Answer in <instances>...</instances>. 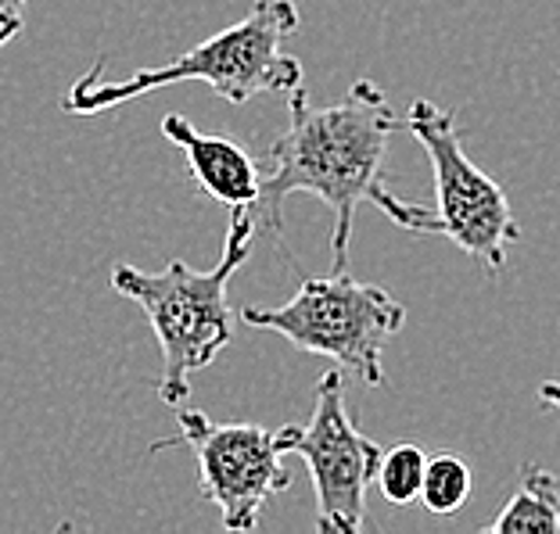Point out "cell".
Wrapping results in <instances>:
<instances>
[{"mask_svg": "<svg viewBox=\"0 0 560 534\" xmlns=\"http://www.w3.org/2000/svg\"><path fill=\"white\" fill-rule=\"evenodd\" d=\"M470 466L460 455H435L424 466V480H420V495L428 513L435 517H450L456 510H464V502L470 499Z\"/></svg>", "mask_w": 560, "mask_h": 534, "instance_id": "cell-11", "label": "cell"}, {"mask_svg": "<svg viewBox=\"0 0 560 534\" xmlns=\"http://www.w3.org/2000/svg\"><path fill=\"white\" fill-rule=\"evenodd\" d=\"M241 323L270 330L310 355H327L366 388H385L381 352L406 323V305L385 287L363 284L349 273L305 276L284 305H245Z\"/></svg>", "mask_w": 560, "mask_h": 534, "instance_id": "cell-4", "label": "cell"}, {"mask_svg": "<svg viewBox=\"0 0 560 534\" xmlns=\"http://www.w3.org/2000/svg\"><path fill=\"white\" fill-rule=\"evenodd\" d=\"M176 424L180 441L198 460L201 495L220 510L223 527L234 534L256 531L266 502L291 488L277 430L259 424H212L198 410H180Z\"/></svg>", "mask_w": 560, "mask_h": 534, "instance_id": "cell-7", "label": "cell"}, {"mask_svg": "<svg viewBox=\"0 0 560 534\" xmlns=\"http://www.w3.org/2000/svg\"><path fill=\"white\" fill-rule=\"evenodd\" d=\"M256 215L252 209H231L223 256L212 270H190L173 259L159 273H144L137 265H116L108 284L116 295L130 298L148 316L155 341L162 348L159 399L180 405L190 391V377L215 363L234 337V309L226 298L231 276L248 262Z\"/></svg>", "mask_w": 560, "mask_h": 534, "instance_id": "cell-3", "label": "cell"}, {"mask_svg": "<svg viewBox=\"0 0 560 534\" xmlns=\"http://www.w3.org/2000/svg\"><path fill=\"white\" fill-rule=\"evenodd\" d=\"M162 137L184 151L187 169L201 187V194H209L226 209H252L259 201L262 165L234 140L201 133L184 116H165Z\"/></svg>", "mask_w": 560, "mask_h": 534, "instance_id": "cell-8", "label": "cell"}, {"mask_svg": "<svg viewBox=\"0 0 560 534\" xmlns=\"http://www.w3.org/2000/svg\"><path fill=\"white\" fill-rule=\"evenodd\" d=\"M284 455H299L310 466L316 491V531L360 534L366 517V491L374 488L381 444L352 424L346 410L341 370H327L316 380V405L310 424L277 427Z\"/></svg>", "mask_w": 560, "mask_h": 534, "instance_id": "cell-6", "label": "cell"}, {"mask_svg": "<svg viewBox=\"0 0 560 534\" xmlns=\"http://www.w3.org/2000/svg\"><path fill=\"white\" fill-rule=\"evenodd\" d=\"M288 130L273 140L262 165L259 201L252 205L256 226L273 237L284 230V201L291 194H313L335 212L330 256L335 270L349 259L352 219L363 201H371L392 223L410 234H431V209L402 201L385 190L388 140L396 133V111L374 80H355L346 97L313 105L295 86L288 100Z\"/></svg>", "mask_w": 560, "mask_h": 534, "instance_id": "cell-1", "label": "cell"}, {"mask_svg": "<svg viewBox=\"0 0 560 534\" xmlns=\"http://www.w3.org/2000/svg\"><path fill=\"white\" fill-rule=\"evenodd\" d=\"M424 466H428V455L420 444L413 441H396L388 449H381V460H377V474H374V488L385 495L388 506H410L417 495H420V480H424Z\"/></svg>", "mask_w": 560, "mask_h": 534, "instance_id": "cell-10", "label": "cell"}, {"mask_svg": "<svg viewBox=\"0 0 560 534\" xmlns=\"http://www.w3.org/2000/svg\"><path fill=\"white\" fill-rule=\"evenodd\" d=\"M406 130L428 151L435 176L439 205L431 209V234L453 240L470 259H478L486 273H500L521 240L506 190L467 158L460 126L450 108L417 97L406 111Z\"/></svg>", "mask_w": 560, "mask_h": 534, "instance_id": "cell-5", "label": "cell"}, {"mask_svg": "<svg viewBox=\"0 0 560 534\" xmlns=\"http://www.w3.org/2000/svg\"><path fill=\"white\" fill-rule=\"evenodd\" d=\"M486 534H560V480L539 463H521L517 491L495 513Z\"/></svg>", "mask_w": 560, "mask_h": 534, "instance_id": "cell-9", "label": "cell"}, {"mask_svg": "<svg viewBox=\"0 0 560 534\" xmlns=\"http://www.w3.org/2000/svg\"><path fill=\"white\" fill-rule=\"evenodd\" d=\"M539 402L546 410H553L560 416V380H542L539 384Z\"/></svg>", "mask_w": 560, "mask_h": 534, "instance_id": "cell-13", "label": "cell"}, {"mask_svg": "<svg viewBox=\"0 0 560 534\" xmlns=\"http://www.w3.org/2000/svg\"><path fill=\"white\" fill-rule=\"evenodd\" d=\"M25 8H30V0H0V47H8L22 33Z\"/></svg>", "mask_w": 560, "mask_h": 534, "instance_id": "cell-12", "label": "cell"}, {"mask_svg": "<svg viewBox=\"0 0 560 534\" xmlns=\"http://www.w3.org/2000/svg\"><path fill=\"white\" fill-rule=\"evenodd\" d=\"M291 33H299L295 0H256L245 19L184 50L170 66L137 69L126 80H101L97 61L69 86L61 108L69 116H97L176 83H209L226 105H248L256 94H291L302 86V61L284 50Z\"/></svg>", "mask_w": 560, "mask_h": 534, "instance_id": "cell-2", "label": "cell"}]
</instances>
